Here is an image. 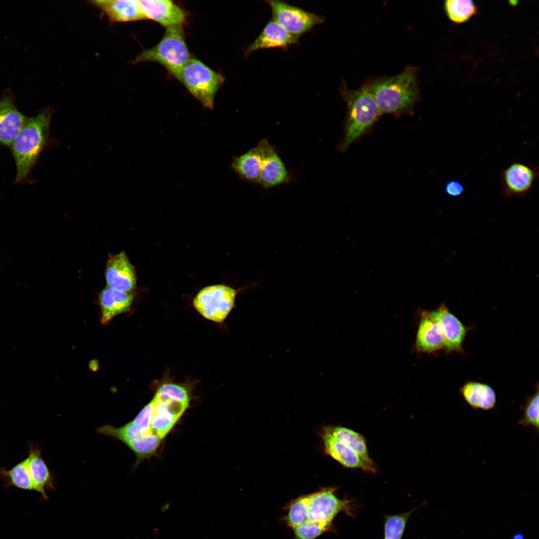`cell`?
<instances>
[{"label":"cell","instance_id":"cell-1","mask_svg":"<svg viewBox=\"0 0 539 539\" xmlns=\"http://www.w3.org/2000/svg\"><path fill=\"white\" fill-rule=\"evenodd\" d=\"M418 68L405 67L400 73L372 79L364 83L382 114H412L420 99Z\"/></svg>","mask_w":539,"mask_h":539},{"label":"cell","instance_id":"cell-2","mask_svg":"<svg viewBox=\"0 0 539 539\" xmlns=\"http://www.w3.org/2000/svg\"><path fill=\"white\" fill-rule=\"evenodd\" d=\"M190 393L184 386L165 383L144 407L148 415L151 436L161 442L188 408Z\"/></svg>","mask_w":539,"mask_h":539},{"label":"cell","instance_id":"cell-3","mask_svg":"<svg viewBox=\"0 0 539 539\" xmlns=\"http://www.w3.org/2000/svg\"><path fill=\"white\" fill-rule=\"evenodd\" d=\"M340 93L347 106L342 139L338 146L340 152L371 131L382 114L371 92L364 84L358 89L349 88L343 81Z\"/></svg>","mask_w":539,"mask_h":539},{"label":"cell","instance_id":"cell-4","mask_svg":"<svg viewBox=\"0 0 539 539\" xmlns=\"http://www.w3.org/2000/svg\"><path fill=\"white\" fill-rule=\"evenodd\" d=\"M52 111L47 108L36 116L27 117L10 147L15 162V182L28 175L46 142Z\"/></svg>","mask_w":539,"mask_h":539},{"label":"cell","instance_id":"cell-5","mask_svg":"<svg viewBox=\"0 0 539 539\" xmlns=\"http://www.w3.org/2000/svg\"><path fill=\"white\" fill-rule=\"evenodd\" d=\"M159 43L145 50L134 59L133 63L145 61L157 62L164 66L178 80L180 73L190 59L183 26L166 28Z\"/></svg>","mask_w":539,"mask_h":539},{"label":"cell","instance_id":"cell-6","mask_svg":"<svg viewBox=\"0 0 539 539\" xmlns=\"http://www.w3.org/2000/svg\"><path fill=\"white\" fill-rule=\"evenodd\" d=\"M178 80L204 107L213 109L215 96L225 78L200 60L191 58Z\"/></svg>","mask_w":539,"mask_h":539},{"label":"cell","instance_id":"cell-7","mask_svg":"<svg viewBox=\"0 0 539 539\" xmlns=\"http://www.w3.org/2000/svg\"><path fill=\"white\" fill-rule=\"evenodd\" d=\"M238 291L223 284L208 286L197 293L193 300V305L205 318L221 323L234 307Z\"/></svg>","mask_w":539,"mask_h":539},{"label":"cell","instance_id":"cell-8","mask_svg":"<svg viewBox=\"0 0 539 539\" xmlns=\"http://www.w3.org/2000/svg\"><path fill=\"white\" fill-rule=\"evenodd\" d=\"M266 2L271 9L272 19L298 38L324 19L321 15L283 1L266 0Z\"/></svg>","mask_w":539,"mask_h":539},{"label":"cell","instance_id":"cell-9","mask_svg":"<svg viewBox=\"0 0 539 539\" xmlns=\"http://www.w3.org/2000/svg\"><path fill=\"white\" fill-rule=\"evenodd\" d=\"M539 177L535 164L515 162L500 171V192L509 198H524L532 190Z\"/></svg>","mask_w":539,"mask_h":539},{"label":"cell","instance_id":"cell-10","mask_svg":"<svg viewBox=\"0 0 539 539\" xmlns=\"http://www.w3.org/2000/svg\"><path fill=\"white\" fill-rule=\"evenodd\" d=\"M259 143L263 154L259 185L269 189L288 183L291 175L274 147L267 139H263Z\"/></svg>","mask_w":539,"mask_h":539},{"label":"cell","instance_id":"cell-11","mask_svg":"<svg viewBox=\"0 0 539 539\" xmlns=\"http://www.w3.org/2000/svg\"><path fill=\"white\" fill-rule=\"evenodd\" d=\"M308 520L330 525L341 511L348 512L349 503L338 499L332 490L319 491L307 495Z\"/></svg>","mask_w":539,"mask_h":539},{"label":"cell","instance_id":"cell-12","mask_svg":"<svg viewBox=\"0 0 539 539\" xmlns=\"http://www.w3.org/2000/svg\"><path fill=\"white\" fill-rule=\"evenodd\" d=\"M105 276L108 287L127 292L136 287L135 269L124 252L109 256Z\"/></svg>","mask_w":539,"mask_h":539},{"label":"cell","instance_id":"cell-13","mask_svg":"<svg viewBox=\"0 0 539 539\" xmlns=\"http://www.w3.org/2000/svg\"><path fill=\"white\" fill-rule=\"evenodd\" d=\"M27 118L16 106L12 91L5 90L0 96V144L10 147Z\"/></svg>","mask_w":539,"mask_h":539},{"label":"cell","instance_id":"cell-14","mask_svg":"<svg viewBox=\"0 0 539 539\" xmlns=\"http://www.w3.org/2000/svg\"><path fill=\"white\" fill-rule=\"evenodd\" d=\"M146 19L153 20L166 28L183 26L186 21L184 10L168 0H139Z\"/></svg>","mask_w":539,"mask_h":539},{"label":"cell","instance_id":"cell-15","mask_svg":"<svg viewBox=\"0 0 539 539\" xmlns=\"http://www.w3.org/2000/svg\"><path fill=\"white\" fill-rule=\"evenodd\" d=\"M429 313L442 327L445 338L444 349L447 352L462 351L468 328L450 312L444 303Z\"/></svg>","mask_w":539,"mask_h":539},{"label":"cell","instance_id":"cell-16","mask_svg":"<svg viewBox=\"0 0 539 539\" xmlns=\"http://www.w3.org/2000/svg\"><path fill=\"white\" fill-rule=\"evenodd\" d=\"M298 42V38L289 33L273 19H270L255 40L247 47L245 56L259 49L269 48H287Z\"/></svg>","mask_w":539,"mask_h":539},{"label":"cell","instance_id":"cell-17","mask_svg":"<svg viewBox=\"0 0 539 539\" xmlns=\"http://www.w3.org/2000/svg\"><path fill=\"white\" fill-rule=\"evenodd\" d=\"M90 2L100 9L114 22H130L146 19L136 0H95Z\"/></svg>","mask_w":539,"mask_h":539},{"label":"cell","instance_id":"cell-18","mask_svg":"<svg viewBox=\"0 0 539 539\" xmlns=\"http://www.w3.org/2000/svg\"><path fill=\"white\" fill-rule=\"evenodd\" d=\"M445 335L440 322L429 314L423 312L416 337V345L419 351L433 352L444 348Z\"/></svg>","mask_w":539,"mask_h":539},{"label":"cell","instance_id":"cell-19","mask_svg":"<svg viewBox=\"0 0 539 539\" xmlns=\"http://www.w3.org/2000/svg\"><path fill=\"white\" fill-rule=\"evenodd\" d=\"M263 154L259 143L238 157L233 158L231 166L239 179L259 185Z\"/></svg>","mask_w":539,"mask_h":539},{"label":"cell","instance_id":"cell-20","mask_svg":"<svg viewBox=\"0 0 539 539\" xmlns=\"http://www.w3.org/2000/svg\"><path fill=\"white\" fill-rule=\"evenodd\" d=\"M133 298L134 295L131 292L119 290L108 286L103 289L99 296L101 322L106 323L115 316L128 311Z\"/></svg>","mask_w":539,"mask_h":539},{"label":"cell","instance_id":"cell-21","mask_svg":"<svg viewBox=\"0 0 539 539\" xmlns=\"http://www.w3.org/2000/svg\"><path fill=\"white\" fill-rule=\"evenodd\" d=\"M28 447V456L25 459L35 491L47 499L45 489L53 487L52 475L41 456L39 447L32 443H29Z\"/></svg>","mask_w":539,"mask_h":539},{"label":"cell","instance_id":"cell-22","mask_svg":"<svg viewBox=\"0 0 539 539\" xmlns=\"http://www.w3.org/2000/svg\"><path fill=\"white\" fill-rule=\"evenodd\" d=\"M323 441L326 452L344 466L374 473L356 452L335 437L324 433Z\"/></svg>","mask_w":539,"mask_h":539},{"label":"cell","instance_id":"cell-23","mask_svg":"<svg viewBox=\"0 0 539 539\" xmlns=\"http://www.w3.org/2000/svg\"><path fill=\"white\" fill-rule=\"evenodd\" d=\"M459 391L467 403L474 409L489 410L496 406V393L493 388L487 384L468 381Z\"/></svg>","mask_w":539,"mask_h":539},{"label":"cell","instance_id":"cell-24","mask_svg":"<svg viewBox=\"0 0 539 539\" xmlns=\"http://www.w3.org/2000/svg\"><path fill=\"white\" fill-rule=\"evenodd\" d=\"M324 433L330 434L353 449L363 461L374 472L376 467L370 458L363 437L358 433L343 427H330L325 429Z\"/></svg>","mask_w":539,"mask_h":539},{"label":"cell","instance_id":"cell-25","mask_svg":"<svg viewBox=\"0 0 539 539\" xmlns=\"http://www.w3.org/2000/svg\"><path fill=\"white\" fill-rule=\"evenodd\" d=\"M444 10L454 24L466 22L478 13V6L471 0H448L443 3Z\"/></svg>","mask_w":539,"mask_h":539},{"label":"cell","instance_id":"cell-26","mask_svg":"<svg viewBox=\"0 0 539 539\" xmlns=\"http://www.w3.org/2000/svg\"><path fill=\"white\" fill-rule=\"evenodd\" d=\"M0 476L8 484L26 490H34L33 483L29 475L26 459L10 470L0 469Z\"/></svg>","mask_w":539,"mask_h":539},{"label":"cell","instance_id":"cell-27","mask_svg":"<svg viewBox=\"0 0 539 539\" xmlns=\"http://www.w3.org/2000/svg\"><path fill=\"white\" fill-rule=\"evenodd\" d=\"M536 391L531 395L527 396L525 401L520 407L523 417L518 424L524 427H532L538 435L539 427V389L537 385Z\"/></svg>","mask_w":539,"mask_h":539},{"label":"cell","instance_id":"cell-28","mask_svg":"<svg viewBox=\"0 0 539 539\" xmlns=\"http://www.w3.org/2000/svg\"><path fill=\"white\" fill-rule=\"evenodd\" d=\"M308 500L307 496H302L293 502L288 510L286 520L293 529L308 521Z\"/></svg>","mask_w":539,"mask_h":539},{"label":"cell","instance_id":"cell-29","mask_svg":"<svg viewBox=\"0 0 539 539\" xmlns=\"http://www.w3.org/2000/svg\"><path fill=\"white\" fill-rule=\"evenodd\" d=\"M412 511L401 514L389 516L385 524L384 539H401L407 521Z\"/></svg>","mask_w":539,"mask_h":539},{"label":"cell","instance_id":"cell-30","mask_svg":"<svg viewBox=\"0 0 539 539\" xmlns=\"http://www.w3.org/2000/svg\"><path fill=\"white\" fill-rule=\"evenodd\" d=\"M330 525L307 521L293 528L297 539H314L326 531Z\"/></svg>","mask_w":539,"mask_h":539},{"label":"cell","instance_id":"cell-31","mask_svg":"<svg viewBox=\"0 0 539 539\" xmlns=\"http://www.w3.org/2000/svg\"><path fill=\"white\" fill-rule=\"evenodd\" d=\"M465 190L464 184L459 179H451L444 185V192L450 197L456 198L462 196Z\"/></svg>","mask_w":539,"mask_h":539},{"label":"cell","instance_id":"cell-32","mask_svg":"<svg viewBox=\"0 0 539 539\" xmlns=\"http://www.w3.org/2000/svg\"><path fill=\"white\" fill-rule=\"evenodd\" d=\"M512 539H525L524 536L520 533L515 535Z\"/></svg>","mask_w":539,"mask_h":539}]
</instances>
